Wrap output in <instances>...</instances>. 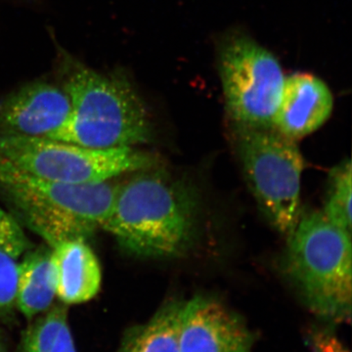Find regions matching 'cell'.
<instances>
[{
  "label": "cell",
  "mask_w": 352,
  "mask_h": 352,
  "mask_svg": "<svg viewBox=\"0 0 352 352\" xmlns=\"http://www.w3.org/2000/svg\"><path fill=\"white\" fill-rule=\"evenodd\" d=\"M333 324L314 326L307 336L312 352H351L333 327Z\"/></svg>",
  "instance_id": "ac0fdd59"
},
{
  "label": "cell",
  "mask_w": 352,
  "mask_h": 352,
  "mask_svg": "<svg viewBox=\"0 0 352 352\" xmlns=\"http://www.w3.org/2000/svg\"><path fill=\"white\" fill-rule=\"evenodd\" d=\"M17 259L0 251V320L17 309Z\"/></svg>",
  "instance_id": "2e32d148"
},
{
  "label": "cell",
  "mask_w": 352,
  "mask_h": 352,
  "mask_svg": "<svg viewBox=\"0 0 352 352\" xmlns=\"http://www.w3.org/2000/svg\"><path fill=\"white\" fill-rule=\"evenodd\" d=\"M56 296L66 305L89 302L102 284L100 263L85 238L65 240L51 248Z\"/></svg>",
  "instance_id": "8fae6325"
},
{
  "label": "cell",
  "mask_w": 352,
  "mask_h": 352,
  "mask_svg": "<svg viewBox=\"0 0 352 352\" xmlns=\"http://www.w3.org/2000/svg\"><path fill=\"white\" fill-rule=\"evenodd\" d=\"M235 149L250 189L271 226L286 236L302 217L305 162L296 141L274 129L232 124Z\"/></svg>",
  "instance_id": "5b68a950"
},
{
  "label": "cell",
  "mask_w": 352,
  "mask_h": 352,
  "mask_svg": "<svg viewBox=\"0 0 352 352\" xmlns=\"http://www.w3.org/2000/svg\"><path fill=\"white\" fill-rule=\"evenodd\" d=\"M56 282L51 261V248L25 252L18 263L17 309L32 321L54 305Z\"/></svg>",
  "instance_id": "7c38bea8"
},
{
  "label": "cell",
  "mask_w": 352,
  "mask_h": 352,
  "mask_svg": "<svg viewBox=\"0 0 352 352\" xmlns=\"http://www.w3.org/2000/svg\"><path fill=\"white\" fill-rule=\"evenodd\" d=\"M118 183L67 184L20 170L0 157V190L25 226L50 248L87 238L107 219Z\"/></svg>",
  "instance_id": "3957f363"
},
{
  "label": "cell",
  "mask_w": 352,
  "mask_h": 352,
  "mask_svg": "<svg viewBox=\"0 0 352 352\" xmlns=\"http://www.w3.org/2000/svg\"><path fill=\"white\" fill-rule=\"evenodd\" d=\"M182 302L170 300L162 305L145 323L124 333L117 352H180L178 317Z\"/></svg>",
  "instance_id": "4fadbf2b"
},
{
  "label": "cell",
  "mask_w": 352,
  "mask_h": 352,
  "mask_svg": "<svg viewBox=\"0 0 352 352\" xmlns=\"http://www.w3.org/2000/svg\"><path fill=\"white\" fill-rule=\"evenodd\" d=\"M30 250V241L12 214L0 207V251L18 259Z\"/></svg>",
  "instance_id": "e0dca14e"
},
{
  "label": "cell",
  "mask_w": 352,
  "mask_h": 352,
  "mask_svg": "<svg viewBox=\"0 0 352 352\" xmlns=\"http://www.w3.org/2000/svg\"><path fill=\"white\" fill-rule=\"evenodd\" d=\"M288 240L287 271L305 305L326 323L351 320V234L314 212L300 217Z\"/></svg>",
  "instance_id": "277c9868"
},
{
  "label": "cell",
  "mask_w": 352,
  "mask_h": 352,
  "mask_svg": "<svg viewBox=\"0 0 352 352\" xmlns=\"http://www.w3.org/2000/svg\"><path fill=\"white\" fill-rule=\"evenodd\" d=\"M0 157L30 175L76 185L109 182L153 164L134 147L94 149L46 138L0 139Z\"/></svg>",
  "instance_id": "8992f818"
},
{
  "label": "cell",
  "mask_w": 352,
  "mask_h": 352,
  "mask_svg": "<svg viewBox=\"0 0 352 352\" xmlns=\"http://www.w3.org/2000/svg\"><path fill=\"white\" fill-rule=\"evenodd\" d=\"M333 109L332 92L321 78L310 74H294L285 78L273 129L298 141L320 129Z\"/></svg>",
  "instance_id": "30bf717a"
},
{
  "label": "cell",
  "mask_w": 352,
  "mask_h": 352,
  "mask_svg": "<svg viewBox=\"0 0 352 352\" xmlns=\"http://www.w3.org/2000/svg\"><path fill=\"white\" fill-rule=\"evenodd\" d=\"M18 352H78L68 321V305H53L30 321Z\"/></svg>",
  "instance_id": "5bb4252c"
},
{
  "label": "cell",
  "mask_w": 352,
  "mask_h": 352,
  "mask_svg": "<svg viewBox=\"0 0 352 352\" xmlns=\"http://www.w3.org/2000/svg\"><path fill=\"white\" fill-rule=\"evenodd\" d=\"M352 171L351 160H346L331 170L329 189L322 214L342 230L351 234Z\"/></svg>",
  "instance_id": "9a60e30c"
},
{
  "label": "cell",
  "mask_w": 352,
  "mask_h": 352,
  "mask_svg": "<svg viewBox=\"0 0 352 352\" xmlns=\"http://www.w3.org/2000/svg\"><path fill=\"white\" fill-rule=\"evenodd\" d=\"M69 111L63 87L45 80L28 83L0 99V139L50 138Z\"/></svg>",
  "instance_id": "9c48e42d"
},
{
  "label": "cell",
  "mask_w": 352,
  "mask_h": 352,
  "mask_svg": "<svg viewBox=\"0 0 352 352\" xmlns=\"http://www.w3.org/2000/svg\"><path fill=\"white\" fill-rule=\"evenodd\" d=\"M178 319L180 352H254V333L219 300L195 296L182 302Z\"/></svg>",
  "instance_id": "ba28073f"
},
{
  "label": "cell",
  "mask_w": 352,
  "mask_h": 352,
  "mask_svg": "<svg viewBox=\"0 0 352 352\" xmlns=\"http://www.w3.org/2000/svg\"><path fill=\"white\" fill-rule=\"evenodd\" d=\"M148 170L118 183L101 229L134 256H179L195 237L198 196L186 182Z\"/></svg>",
  "instance_id": "6da1fadb"
},
{
  "label": "cell",
  "mask_w": 352,
  "mask_h": 352,
  "mask_svg": "<svg viewBox=\"0 0 352 352\" xmlns=\"http://www.w3.org/2000/svg\"><path fill=\"white\" fill-rule=\"evenodd\" d=\"M219 66L233 124L273 129L285 80L277 58L254 39L237 34L222 43Z\"/></svg>",
  "instance_id": "52a82bcc"
},
{
  "label": "cell",
  "mask_w": 352,
  "mask_h": 352,
  "mask_svg": "<svg viewBox=\"0 0 352 352\" xmlns=\"http://www.w3.org/2000/svg\"><path fill=\"white\" fill-rule=\"evenodd\" d=\"M0 352H8L4 344L3 340H2L1 335H0Z\"/></svg>",
  "instance_id": "d6986e66"
},
{
  "label": "cell",
  "mask_w": 352,
  "mask_h": 352,
  "mask_svg": "<svg viewBox=\"0 0 352 352\" xmlns=\"http://www.w3.org/2000/svg\"><path fill=\"white\" fill-rule=\"evenodd\" d=\"M71 111L51 139L94 149L135 147L150 142L152 124L144 102L126 76L75 64L63 85Z\"/></svg>",
  "instance_id": "7a4b0ae2"
}]
</instances>
